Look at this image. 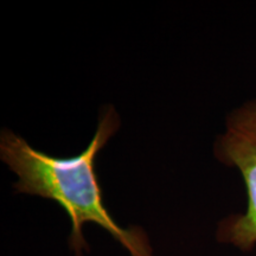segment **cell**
I'll return each mask as SVG.
<instances>
[{
	"label": "cell",
	"mask_w": 256,
	"mask_h": 256,
	"mask_svg": "<svg viewBox=\"0 0 256 256\" xmlns=\"http://www.w3.org/2000/svg\"><path fill=\"white\" fill-rule=\"evenodd\" d=\"M119 126V115L114 108L104 110L87 148L69 158L37 151L10 130H2L0 134L2 160L18 176L14 190L56 202L66 211L72 223L69 246L76 256H82L89 249L83 236L87 223L110 232L130 256H154L145 232L138 226L124 228L112 217L95 172L96 156Z\"/></svg>",
	"instance_id": "obj_1"
},
{
	"label": "cell",
	"mask_w": 256,
	"mask_h": 256,
	"mask_svg": "<svg viewBox=\"0 0 256 256\" xmlns=\"http://www.w3.org/2000/svg\"><path fill=\"white\" fill-rule=\"evenodd\" d=\"M215 154L223 164L238 168L248 194L247 211L226 217L220 224L217 238L249 252L256 246V100L229 115L226 132L216 142Z\"/></svg>",
	"instance_id": "obj_2"
}]
</instances>
